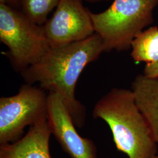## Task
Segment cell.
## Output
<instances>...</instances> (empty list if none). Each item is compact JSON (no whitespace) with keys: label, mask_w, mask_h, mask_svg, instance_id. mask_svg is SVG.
Instances as JSON below:
<instances>
[{"label":"cell","mask_w":158,"mask_h":158,"mask_svg":"<svg viewBox=\"0 0 158 158\" xmlns=\"http://www.w3.org/2000/svg\"><path fill=\"white\" fill-rule=\"evenodd\" d=\"M60 0H19L23 14L33 23L43 26L47 22L48 16Z\"/></svg>","instance_id":"8fae6325"},{"label":"cell","mask_w":158,"mask_h":158,"mask_svg":"<svg viewBox=\"0 0 158 158\" xmlns=\"http://www.w3.org/2000/svg\"><path fill=\"white\" fill-rule=\"evenodd\" d=\"M131 90L158 144V77L138 74L134 79Z\"/></svg>","instance_id":"9c48e42d"},{"label":"cell","mask_w":158,"mask_h":158,"mask_svg":"<svg viewBox=\"0 0 158 158\" xmlns=\"http://www.w3.org/2000/svg\"><path fill=\"white\" fill-rule=\"evenodd\" d=\"M0 1L4 2L6 4L11 6L12 7H14L19 5V0H0Z\"/></svg>","instance_id":"4fadbf2b"},{"label":"cell","mask_w":158,"mask_h":158,"mask_svg":"<svg viewBox=\"0 0 158 158\" xmlns=\"http://www.w3.org/2000/svg\"><path fill=\"white\" fill-rule=\"evenodd\" d=\"M131 56L147 66L158 63V27H151L138 34L131 44Z\"/></svg>","instance_id":"30bf717a"},{"label":"cell","mask_w":158,"mask_h":158,"mask_svg":"<svg viewBox=\"0 0 158 158\" xmlns=\"http://www.w3.org/2000/svg\"><path fill=\"white\" fill-rule=\"evenodd\" d=\"M153 158H158V152H157V153H156V155L155 156V157Z\"/></svg>","instance_id":"9a60e30c"},{"label":"cell","mask_w":158,"mask_h":158,"mask_svg":"<svg viewBox=\"0 0 158 158\" xmlns=\"http://www.w3.org/2000/svg\"><path fill=\"white\" fill-rule=\"evenodd\" d=\"M93 116L107 124L117 149L128 158H153L156 155L158 143L131 89L109 91L96 102Z\"/></svg>","instance_id":"7a4b0ae2"},{"label":"cell","mask_w":158,"mask_h":158,"mask_svg":"<svg viewBox=\"0 0 158 158\" xmlns=\"http://www.w3.org/2000/svg\"><path fill=\"white\" fill-rule=\"evenodd\" d=\"M48 94L33 85H23L15 95L0 98V143L19 140L23 130L48 118Z\"/></svg>","instance_id":"5b68a950"},{"label":"cell","mask_w":158,"mask_h":158,"mask_svg":"<svg viewBox=\"0 0 158 158\" xmlns=\"http://www.w3.org/2000/svg\"><path fill=\"white\" fill-rule=\"evenodd\" d=\"M0 40L17 71L38 62L51 46L44 26L31 21L22 11L0 1Z\"/></svg>","instance_id":"277c9868"},{"label":"cell","mask_w":158,"mask_h":158,"mask_svg":"<svg viewBox=\"0 0 158 158\" xmlns=\"http://www.w3.org/2000/svg\"><path fill=\"white\" fill-rule=\"evenodd\" d=\"M158 0H114L104 11L92 13L95 33L102 38L104 52L127 51L134 38L153 22Z\"/></svg>","instance_id":"3957f363"},{"label":"cell","mask_w":158,"mask_h":158,"mask_svg":"<svg viewBox=\"0 0 158 158\" xmlns=\"http://www.w3.org/2000/svg\"><path fill=\"white\" fill-rule=\"evenodd\" d=\"M85 1H87L89 2H101V1H109V0H83Z\"/></svg>","instance_id":"5bb4252c"},{"label":"cell","mask_w":158,"mask_h":158,"mask_svg":"<svg viewBox=\"0 0 158 158\" xmlns=\"http://www.w3.org/2000/svg\"><path fill=\"white\" fill-rule=\"evenodd\" d=\"M83 0H60L51 19L44 25L51 48L85 40L95 34L91 12Z\"/></svg>","instance_id":"8992f818"},{"label":"cell","mask_w":158,"mask_h":158,"mask_svg":"<svg viewBox=\"0 0 158 158\" xmlns=\"http://www.w3.org/2000/svg\"><path fill=\"white\" fill-rule=\"evenodd\" d=\"M52 135L48 118L29 127L18 141L1 145L0 158H52L49 141Z\"/></svg>","instance_id":"ba28073f"},{"label":"cell","mask_w":158,"mask_h":158,"mask_svg":"<svg viewBox=\"0 0 158 158\" xmlns=\"http://www.w3.org/2000/svg\"><path fill=\"white\" fill-rule=\"evenodd\" d=\"M104 52L102 40L95 33L81 41L51 48L38 62L21 71V74L27 84H38L44 90L59 96L74 125L81 128L85 124V108L76 98V86L84 69Z\"/></svg>","instance_id":"6da1fadb"},{"label":"cell","mask_w":158,"mask_h":158,"mask_svg":"<svg viewBox=\"0 0 158 158\" xmlns=\"http://www.w3.org/2000/svg\"><path fill=\"white\" fill-rule=\"evenodd\" d=\"M48 121L52 134L70 158H97L94 143L79 135L64 103L54 93L48 94Z\"/></svg>","instance_id":"52a82bcc"},{"label":"cell","mask_w":158,"mask_h":158,"mask_svg":"<svg viewBox=\"0 0 158 158\" xmlns=\"http://www.w3.org/2000/svg\"><path fill=\"white\" fill-rule=\"evenodd\" d=\"M143 74L151 77H158V63L152 66L145 65Z\"/></svg>","instance_id":"7c38bea8"}]
</instances>
